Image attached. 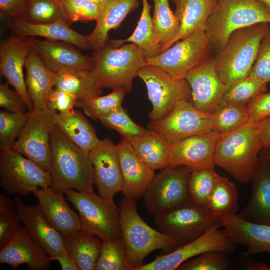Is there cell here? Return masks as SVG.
<instances>
[{
	"instance_id": "4",
	"label": "cell",
	"mask_w": 270,
	"mask_h": 270,
	"mask_svg": "<svg viewBox=\"0 0 270 270\" xmlns=\"http://www.w3.org/2000/svg\"><path fill=\"white\" fill-rule=\"evenodd\" d=\"M91 57L90 72L100 88H124L127 92L132 90L133 80L146 61L143 52L134 44L116 46L110 41Z\"/></svg>"
},
{
	"instance_id": "25",
	"label": "cell",
	"mask_w": 270,
	"mask_h": 270,
	"mask_svg": "<svg viewBox=\"0 0 270 270\" xmlns=\"http://www.w3.org/2000/svg\"><path fill=\"white\" fill-rule=\"evenodd\" d=\"M32 193L46 219L64 236L81 228L80 216L69 206L64 193L54 191L50 186L37 188Z\"/></svg>"
},
{
	"instance_id": "2",
	"label": "cell",
	"mask_w": 270,
	"mask_h": 270,
	"mask_svg": "<svg viewBox=\"0 0 270 270\" xmlns=\"http://www.w3.org/2000/svg\"><path fill=\"white\" fill-rule=\"evenodd\" d=\"M262 148L258 122H250L230 132L221 134L216 142L214 163L246 184L251 180Z\"/></svg>"
},
{
	"instance_id": "27",
	"label": "cell",
	"mask_w": 270,
	"mask_h": 270,
	"mask_svg": "<svg viewBox=\"0 0 270 270\" xmlns=\"http://www.w3.org/2000/svg\"><path fill=\"white\" fill-rule=\"evenodd\" d=\"M139 4V0H106L100 4L94 30L87 38L91 48L96 50L107 42L108 33L118 28L126 16Z\"/></svg>"
},
{
	"instance_id": "21",
	"label": "cell",
	"mask_w": 270,
	"mask_h": 270,
	"mask_svg": "<svg viewBox=\"0 0 270 270\" xmlns=\"http://www.w3.org/2000/svg\"><path fill=\"white\" fill-rule=\"evenodd\" d=\"M220 134L212 130L172 144L169 166H184L194 169L216 166L215 149Z\"/></svg>"
},
{
	"instance_id": "8",
	"label": "cell",
	"mask_w": 270,
	"mask_h": 270,
	"mask_svg": "<svg viewBox=\"0 0 270 270\" xmlns=\"http://www.w3.org/2000/svg\"><path fill=\"white\" fill-rule=\"evenodd\" d=\"M192 170L168 166L155 174L142 196L148 212L155 216L192 200L188 186Z\"/></svg>"
},
{
	"instance_id": "50",
	"label": "cell",
	"mask_w": 270,
	"mask_h": 270,
	"mask_svg": "<svg viewBox=\"0 0 270 270\" xmlns=\"http://www.w3.org/2000/svg\"><path fill=\"white\" fill-rule=\"evenodd\" d=\"M78 102L72 94L54 87L48 97L46 107L56 112L64 113L74 110Z\"/></svg>"
},
{
	"instance_id": "10",
	"label": "cell",
	"mask_w": 270,
	"mask_h": 270,
	"mask_svg": "<svg viewBox=\"0 0 270 270\" xmlns=\"http://www.w3.org/2000/svg\"><path fill=\"white\" fill-rule=\"evenodd\" d=\"M136 77L146 86L152 104L149 113L152 121L164 118L180 100L191 101V89L186 79L175 78L158 66L145 64L138 70Z\"/></svg>"
},
{
	"instance_id": "1",
	"label": "cell",
	"mask_w": 270,
	"mask_h": 270,
	"mask_svg": "<svg viewBox=\"0 0 270 270\" xmlns=\"http://www.w3.org/2000/svg\"><path fill=\"white\" fill-rule=\"evenodd\" d=\"M50 143V188L62 193L69 188L94 192V169L88 154L68 140L55 125L51 131Z\"/></svg>"
},
{
	"instance_id": "24",
	"label": "cell",
	"mask_w": 270,
	"mask_h": 270,
	"mask_svg": "<svg viewBox=\"0 0 270 270\" xmlns=\"http://www.w3.org/2000/svg\"><path fill=\"white\" fill-rule=\"evenodd\" d=\"M50 256L20 226L12 239L0 250V263L14 269L26 264L30 270H46L50 268Z\"/></svg>"
},
{
	"instance_id": "52",
	"label": "cell",
	"mask_w": 270,
	"mask_h": 270,
	"mask_svg": "<svg viewBox=\"0 0 270 270\" xmlns=\"http://www.w3.org/2000/svg\"><path fill=\"white\" fill-rule=\"evenodd\" d=\"M6 82L0 84V106L11 112H26V104L20 94Z\"/></svg>"
},
{
	"instance_id": "11",
	"label": "cell",
	"mask_w": 270,
	"mask_h": 270,
	"mask_svg": "<svg viewBox=\"0 0 270 270\" xmlns=\"http://www.w3.org/2000/svg\"><path fill=\"white\" fill-rule=\"evenodd\" d=\"M51 184L49 172L34 161L12 148L0 149V185L8 194L28 196Z\"/></svg>"
},
{
	"instance_id": "7",
	"label": "cell",
	"mask_w": 270,
	"mask_h": 270,
	"mask_svg": "<svg viewBox=\"0 0 270 270\" xmlns=\"http://www.w3.org/2000/svg\"><path fill=\"white\" fill-rule=\"evenodd\" d=\"M64 193L78 211L82 230L102 240L122 237L120 215L114 200L72 188Z\"/></svg>"
},
{
	"instance_id": "26",
	"label": "cell",
	"mask_w": 270,
	"mask_h": 270,
	"mask_svg": "<svg viewBox=\"0 0 270 270\" xmlns=\"http://www.w3.org/2000/svg\"><path fill=\"white\" fill-rule=\"evenodd\" d=\"M10 22L12 30L22 38L39 36L46 40L64 42L82 50L91 48L87 36L71 28L70 25L63 20L40 24L30 22L20 18Z\"/></svg>"
},
{
	"instance_id": "23",
	"label": "cell",
	"mask_w": 270,
	"mask_h": 270,
	"mask_svg": "<svg viewBox=\"0 0 270 270\" xmlns=\"http://www.w3.org/2000/svg\"><path fill=\"white\" fill-rule=\"evenodd\" d=\"M32 48L44 64L54 73L70 68L92 70L94 63L91 56L82 54L69 43L53 40L26 38Z\"/></svg>"
},
{
	"instance_id": "33",
	"label": "cell",
	"mask_w": 270,
	"mask_h": 270,
	"mask_svg": "<svg viewBox=\"0 0 270 270\" xmlns=\"http://www.w3.org/2000/svg\"><path fill=\"white\" fill-rule=\"evenodd\" d=\"M54 87L72 94L78 102L100 96L102 92L90 70L83 68H70L56 72Z\"/></svg>"
},
{
	"instance_id": "6",
	"label": "cell",
	"mask_w": 270,
	"mask_h": 270,
	"mask_svg": "<svg viewBox=\"0 0 270 270\" xmlns=\"http://www.w3.org/2000/svg\"><path fill=\"white\" fill-rule=\"evenodd\" d=\"M260 23L270 24V12L256 0H218L205 32L216 53L233 32Z\"/></svg>"
},
{
	"instance_id": "53",
	"label": "cell",
	"mask_w": 270,
	"mask_h": 270,
	"mask_svg": "<svg viewBox=\"0 0 270 270\" xmlns=\"http://www.w3.org/2000/svg\"><path fill=\"white\" fill-rule=\"evenodd\" d=\"M30 0H0L1 17L10 21L24 18Z\"/></svg>"
},
{
	"instance_id": "16",
	"label": "cell",
	"mask_w": 270,
	"mask_h": 270,
	"mask_svg": "<svg viewBox=\"0 0 270 270\" xmlns=\"http://www.w3.org/2000/svg\"><path fill=\"white\" fill-rule=\"evenodd\" d=\"M185 79L191 89L193 106L200 110L213 114L222 103L228 87L217 73L214 58L209 56L192 68Z\"/></svg>"
},
{
	"instance_id": "30",
	"label": "cell",
	"mask_w": 270,
	"mask_h": 270,
	"mask_svg": "<svg viewBox=\"0 0 270 270\" xmlns=\"http://www.w3.org/2000/svg\"><path fill=\"white\" fill-rule=\"evenodd\" d=\"M54 125L71 142L88 154L100 142L94 126L84 114L78 110L56 112Z\"/></svg>"
},
{
	"instance_id": "36",
	"label": "cell",
	"mask_w": 270,
	"mask_h": 270,
	"mask_svg": "<svg viewBox=\"0 0 270 270\" xmlns=\"http://www.w3.org/2000/svg\"><path fill=\"white\" fill-rule=\"evenodd\" d=\"M208 210L220 221L236 215L238 210V191L236 185L227 178L218 173L209 200Z\"/></svg>"
},
{
	"instance_id": "17",
	"label": "cell",
	"mask_w": 270,
	"mask_h": 270,
	"mask_svg": "<svg viewBox=\"0 0 270 270\" xmlns=\"http://www.w3.org/2000/svg\"><path fill=\"white\" fill-rule=\"evenodd\" d=\"M88 156L93 166L94 184L100 195L113 200L123 188L116 144L108 138L100 140L89 152Z\"/></svg>"
},
{
	"instance_id": "55",
	"label": "cell",
	"mask_w": 270,
	"mask_h": 270,
	"mask_svg": "<svg viewBox=\"0 0 270 270\" xmlns=\"http://www.w3.org/2000/svg\"><path fill=\"white\" fill-rule=\"evenodd\" d=\"M51 260H57L62 270H80L78 265L68 252L50 256Z\"/></svg>"
},
{
	"instance_id": "57",
	"label": "cell",
	"mask_w": 270,
	"mask_h": 270,
	"mask_svg": "<svg viewBox=\"0 0 270 270\" xmlns=\"http://www.w3.org/2000/svg\"><path fill=\"white\" fill-rule=\"evenodd\" d=\"M247 249L248 250L243 254L244 256H247L251 254L262 252H270V246L257 245L248 248Z\"/></svg>"
},
{
	"instance_id": "29",
	"label": "cell",
	"mask_w": 270,
	"mask_h": 270,
	"mask_svg": "<svg viewBox=\"0 0 270 270\" xmlns=\"http://www.w3.org/2000/svg\"><path fill=\"white\" fill-rule=\"evenodd\" d=\"M218 0H172L174 14L180 22V31L170 46L197 30H205L207 22Z\"/></svg>"
},
{
	"instance_id": "9",
	"label": "cell",
	"mask_w": 270,
	"mask_h": 270,
	"mask_svg": "<svg viewBox=\"0 0 270 270\" xmlns=\"http://www.w3.org/2000/svg\"><path fill=\"white\" fill-rule=\"evenodd\" d=\"M154 221L160 232L172 236L180 246L197 239L220 222L193 200L154 216Z\"/></svg>"
},
{
	"instance_id": "12",
	"label": "cell",
	"mask_w": 270,
	"mask_h": 270,
	"mask_svg": "<svg viewBox=\"0 0 270 270\" xmlns=\"http://www.w3.org/2000/svg\"><path fill=\"white\" fill-rule=\"evenodd\" d=\"M205 30H197L173 44L145 64L158 66L176 79H185L188 72L210 56L212 51Z\"/></svg>"
},
{
	"instance_id": "47",
	"label": "cell",
	"mask_w": 270,
	"mask_h": 270,
	"mask_svg": "<svg viewBox=\"0 0 270 270\" xmlns=\"http://www.w3.org/2000/svg\"><path fill=\"white\" fill-rule=\"evenodd\" d=\"M226 254L221 250H209L184 262L176 270H226L229 268Z\"/></svg>"
},
{
	"instance_id": "44",
	"label": "cell",
	"mask_w": 270,
	"mask_h": 270,
	"mask_svg": "<svg viewBox=\"0 0 270 270\" xmlns=\"http://www.w3.org/2000/svg\"><path fill=\"white\" fill-rule=\"evenodd\" d=\"M98 120L104 127L115 130L128 140L142 136L148 131L134 122L122 106L100 117Z\"/></svg>"
},
{
	"instance_id": "43",
	"label": "cell",
	"mask_w": 270,
	"mask_h": 270,
	"mask_svg": "<svg viewBox=\"0 0 270 270\" xmlns=\"http://www.w3.org/2000/svg\"><path fill=\"white\" fill-rule=\"evenodd\" d=\"M267 84L250 76L228 86L222 102L246 106L258 94L266 92Z\"/></svg>"
},
{
	"instance_id": "58",
	"label": "cell",
	"mask_w": 270,
	"mask_h": 270,
	"mask_svg": "<svg viewBox=\"0 0 270 270\" xmlns=\"http://www.w3.org/2000/svg\"><path fill=\"white\" fill-rule=\"evenodd\" d=\"M270 12V0H256Z\"/></svg>"
},
{
	"instance_id": "40",
	"label": "cell",
	"mask_w": 270,
	"mask_h": 270,
	"mask_svg": "<svg viewBox=\"0 0 270 270\" xmlns=\"http://www.w3.org/2000/svg\"><path fill=\"white\" fill-rule=\"evenodd\" d=\"M214 167L208 166L192 169L189 178V190L192 200L208 209L217 174Z\"/></svg>"
},
{
	"instance_id": "60",
	"label": "cell",
	"mask_w": 270,
	"mask_h": 270,
	"mask_svg": "<svg viewBox=\"0 0 270 270\" xmlns=\"http://www.w3.org/2000/svg\"><path fill=\"white\" fill-rule=\"evenodd\" d=\"M60 0V1H61V2H63L64 0Z\"/></svg>"
},
{
	"instance_id": "38",
	"label": "cell",
	"mask_w": 270,
	"mask_h": 270,
	"mask_svg": "<svg viewBox=\"0 0 270 270\" xmlns=\"http://www.w3.org/2000/svg\"><path fill=\"white\" fill-rule=\"evenodd\" d=\"M34 24H48L63 20L72 23L65 10L63 2L59 0H30L24 17Z\"/></svg>"
},
{
	"instance_id": "39",
	"label": "cell",
	"mask_w": 270,
	"mask_h": 270,
	"mask_svg": "<svg viewBox=\"0 0 270 270\" xmlns=\"http://www.w3.org/2000/svg\"><path fill=\"white\" fill-rule=\"evenodd\" d=\"M102 242L96 270H132L128 261L127 250L122 237Z\"/></svg>"
},
{
	"instance_id": "37",
	"label": "cell",
	"mask_w": 270,
	"mask_h": 270,
	"mask_svg": "<svg viewBox=\"0 0 270 270\" xmlns=\"http://www.w3.org/2000/svg\"><path fill=\"white\" fill-rule=\"evenodd\" d=\"M154 12L152 18L155 36L162 47L166 50L180 29V22L171 10L168 0H153Z\"/></svg>"
},
{
	"instance_id": "49",
	"label": "cell",
	"mask_w": 270,
	"mask_h": 270,
	"mask_svg": "<svg viewBox=\"0 0 270 270\" xmlns=\"http://www.w3.org/2000/svg\"><path fill=\"white\" fill-rule=\"evenodd\" d=\"M249 76L270 83V25L262 40L257 58Z\"/></svg>"
},
{
	"instance_id": "13",
	"label": "cell",
	"mask_w": 270,
	"mask_h": 270,
	"mask_svg": "<svg viewBox=\"0 0 270 270\" xmlns=\"http://www.w3.org/2000/svg\"><path fill=\"white\" fill-rule=\"evenodd\" d=\"M148 128L171 144L184 138L215 130L214 114L196 108L191 101L183 100L162 118L150 120Z\"/></svg>"
},
{
	"instance_id": "28",
	"label": "cell",
	"mask_w": 270,
	"mask_h": 270,
	"mask_svg": "<svg viewBox=\"0 0 270 270\" xmlns=\"http://www.w3.org/2000/svg\"><path fill=\"white\" fill-rule=\"evenodd\" d=\"M24 68L26 85L34 110L46 108L47 98L54 88L56 73L44 64L32 48L26 62Z\"/></svg>"
},
{
	"instance_id": "3",
	"label": "cell",
	"mask_w": 270,
	"mask_h": 270,
	"mask_svg": "<svg viewBox=\"0 0 270 270\" xmlns=\"http://www.w3.org/2000/svg\"><path fill=\"white\" fill-rule=\"evenodd\" d=\"M118 209L128 261L132 270L143 265L144 258L156 250H161L166 254L180 246L172 236L156 230L144 222L138 212L136 200L124 198Z\"/></svg>"
},
{
	"instance_id": "20",
	"label": "cell",
	"mask_w": 270,
	"mask_h": 270,
	"mask_svg": "<svg viewBox=\"0 0 270 270\" xmlns=\"http://www.w3.org/2000/svg\"><path fill=\"white\" fill-rule=\"evenodd\" d=\"M14 202L20 222L50 256L67 252L65 236L47 221L38 204L28 206L18 196L14 198Z\"/></svg>"
},
{
	"instance_id": "45",
	"label": "cell",
	"mask_w": 270,
	"mask_h": 270,
	"mask_svg": "<svg viewBox=\"0 0 270 270\" xmlns=\"http://www.w3.org/2000/svg\"><path fill=\"white\" fill-rule=\"evenodd\" d=\"M28 114L0 112V149L12 148L28 121Z\"/></svg>"
},
{
	"instance_id": "22",
	"label": "cell",
	"mask_w": 270,
	"mask_h": 270,
	"mask_svg": "<svg viewBox=\"0 0 270 270\" xmlns=\"http://www.w3.org/2000/svg\"><path fill=\"white\" fill-rule=\"evenodd\" d=\"M116 146L123 182L122 193L124 198L138 200L154 177L155 170L140 159L126 138L122 137Z\"/></svg>"
},
{
	"instance_id": "46",
	"label": "cell",
	"mask_w": 270,
	"mask_h": 270,
	"mask_svg": "<svg viewBox=\"0 0 270 270\" xmlns=\"http://www.w3.org/2000/svg\"><path fill=\"white\" fill-rule=\"evenodd\" d=\"M16 206L10 199L0 194V250L14 237L20 228Z\"/></svg>"
},
{
	"instance_id": "54",
	"label": "cell",
	"mask_w": 270,
	"mask_h": 270,
	"mask_svg": "<svg viewBox=\"0 0 270 270\" xmlns=\"http://www.w3.org/2000/svg\"><path fill=\"white\" fill-rule=\"evenodd\" d=\"M262 148H270V116L258 122Z\"/></svg>"
},
{
	"instance_id": "15",
	"label": "cell",
	"mask_w": 270,
	"mask_h": 270,
	"mask_svg": "<svg viewBox=\"0 0 270 270\" xmlns=\"http://www.w3.org/2000/svg\"><path fill=\"white\" fill-rule=\"evenodd\" d=\"M236 244L226 234L220 224L206 230L202 236L174 251L156 257L154 260L136 270H174L184 262L203 252L218 250L228 254Z\"/></svg>"
},
{
	"instance_id": "35",
	"label": "cell",
	"mask_w": 270,
	"mask_h": 270,
	"mask_svg": "<svg viewBox=\"0 0 270 270\" xmlns=\"http://www.w3.org/2000/svg\"><path fill=\"white\" fill-rule=\"evenodd\" d=\"M142 8L137 26L130 36L124 40H112L111 44L120 46L125 42L133 43L143 52L146 59L151 58L162 53V47L154 35L151 6L148 0H142Z\"/></svg>"
},
{
	"instance_id": "19",
	"label": "cell",
	"mask_w": 270,
	"mask_h": 270,
	"mask_svg": "<svg viewBox=\"0 0 270 270\" xmlns=\"http://www.w3.org/2000/svg\"><path fill=\"white\" fill-rule=\"evenodd\" d=\"M32 48L26 38L12 36L0 45V73L24 100L28 112L34 110L24 76V68Z\"/></svg>"
},
{
	"instance_id": "56",
	"label": "cell",
	"mask_w": 270,
	"mask_h": 270,
	"mask_svg": "<svg viewBox=\"0 0 270 270\" xmlns=\"http://www.w3.org/2000/svg\"><path fill=\"white\" fill-rule=\"evenodd\" d=\"M243 268L248 270H270V266L266 264L254 260L246 262Z\"/></svg>"
},
{
	"instance_id": "42",
	"label": "cell",
	"mask_w": 270,
	"mask_h": 270,
	"mask_svg": "<svg viewBox=\"0 0 270 270\" xmlns=\"http://www.w3.org/2000/svg\"><path fill=\"white\" fill-rule=\"evenodd\" d=\"M213 114L215 130L221 134L233 131L250 122L246 106L222 102Z\"/></svg>"
},
{
	"instance_id": "32",
	"label": "cell",
	"mask_w": 270,
	"mask_h": 270,
	"mask_svg": "<svg viewBox=\"0 0 270 270\" xmlns=\"http://www.w3.org/2000/svg\"><path fill=\"white\" fill-rule=\"evenodd\" d=\"M68 253L80 270H95L102 242L93 234L82 228L73 230L65 236Z\"/></svg>"
},
{
	"instance_id": "59",
	"label": "cell",
	"mask_w": 270,
	"mask_h": 270,
	"mask_svg": "<svg viewBox=\"0 0 270 270\" xmlns=\"http://www.w3.org/2000/svg\"><path fill=\"white\" fill-rule=\"evenodd\" d=\"M94 2H95L96 3H98V4H102L104 2H106V0H89Z\"/></svg>"
},
{
	"instance_id": "34",
	"label": "cell",
	"mask_w": 270,
	"mask_h": 270,
	"mask_svg": "<svg viewBox=\"0 0 270 270\" xmlns=\"http://www.w3.org/2000/svg\"><path fill=\"white\" fill-rule=\"evenodd\" d=\"M220 224L236 244L247 248L257 245L270 246V226L246 221L238 214L221 220Z\"/></svg>"
},
{
	"instance_id": "41",
	"label": "cell",
	"mask_w": 270,
	"mask_h": 270,
	"mask_svg": "<svg viewBox=\"0 0 270 270\" xmlns=\"http://www.w3.org/2000/svg\"><path fill=\"white\" fill-rule=\"evenodd\" d=\"M127 92L124 88H116L106 96H99L90 100L78 102L76 107L84 114L94 120L98 119L121 107Z\"/></svg>"
},
{
	"instance_id": "31",
	"label": "cell",
	"mask_w": 270,
	"mask_h": 270,
	"mask_svg": "<svg viewBox=\"0 0 270 270\" xmlns=\"http://www.w3.org/2000/svg\"><path fill=\"white\" fill-rule=\"evenodd\" d=\"M128 140L137 156L152 170L169 166L172 144L162 136L148 130L146 134Z\"/></svg>"
},
{
	"instance_id": "5",
	"label": "cell",
	"mask_w": 270,
	"mask_h": 270,
	"mask_svg": "<svg viewBox=\"0 0 270 270\" xmlns=\"http://www.w3.org/2000/svg\"><path fill=\"white\" fill-rule=\"evenodd\" d=\"M270 25L260 23L234 31L216 52L214 57L216 70L227 86L249 76Z\"/></svg>"
},
{
	"instance_id": "48",
	"label": "cell",
	"mask_w": 270,
	"mask_h": 270,
	"mask_svg": "<svg viewBox=\"0 0 270 270\" xmlns=\"http://www.w3.org/2000/svg\"><path fill=\"white\" fill-rule=\"evenodd\" d=\"M63 3L72 22L96 20L98 16L100 4L95 2L89 0H64Z\"/></svg>"
},
{
	"instance_id": "14",
	"label": "cell",
	"mask_w": 270,
	"mask_h": 270,
	"mask_svg": "<svg viewBox=\"0 0 270 270\" xmlns=\"http://www.w3.org/2000/svg\"><path fill=\"white\" fill-rule=\"evenodd\" d=\"M56 112L46 108L28 112V121L12 148L48 171L50 133Z\"/></svg>"
},
{
	"instance_id": "18",
	"label": "cell",
	"mask_w": 270,
	"mask_h": 270,
	"mask_svg": "<svg viewBox=\"0 0 270 270\" xmlns=\"http://www.w3.org/2000/svg\"><path fill=\"white\" fill-rule=\"evenodd\" d=\"M250 180L249 202L238 215L247 222L270 226V148H261Z\"/></svg>"
},
{
	"instance_id": "51",
	"label": "cell",
	"mask_w": 270,
	"mask_h": 270,
	"mask_svg": "<svg viewBox=\"0 0 270 270\" xmlns=\"http://www.w3.org/2000/svg\"><path fill=\"white\" fill-rule=\"evenodd\" d=\"M246 106L250 122H258L270 116V92L258 94Z\"/></svg>"
}]
</instances>
